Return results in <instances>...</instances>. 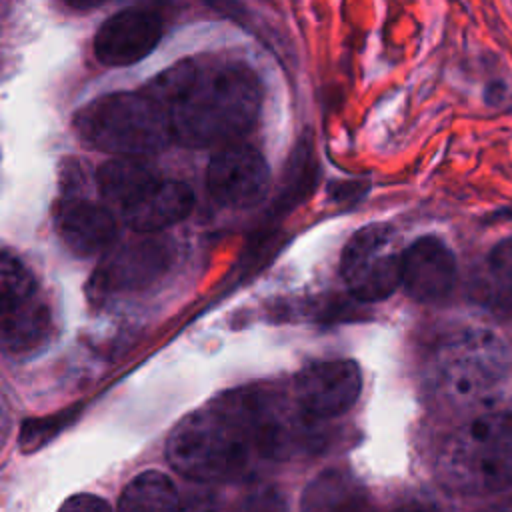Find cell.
Instances as JSON below:
<instances>
[{
  "mask_svg": "<svg viewBox=\"0 0 512 512\" xmlns=\"http://www.w3.org/2000/svg\"><path fill=\"white\" fill-rule=\"evenodd\" d=\"M170 118L174 140L192 148L230 144L246 134L260 112L256 74L240 62L180 60L142 90Z\"/></svg>",
  "mask_w": 512,
  "mask_h": 512,
  "instance_id": "obj_1",
  "label": "cell"
},
{
  "mask_svg": "<svg viewBox=\"0 0 512 512\" xmlns=\"http://www.w3.org/2000/svg\"><path fill=\"white\" fill-rule=\"evenodd\" d=\"M78 138L116 158H142L164 150L172 140L168 112L144 92L98 96L74 114Z\"/></svg>",
  "mask_w": 512,
  "mask_h": 512,
  "instance_id": "obj_2",
  "label": "cell"
},
{
  "mask_svg": "<svg viewBox=\"0 0 512 512\" xmlns=\"http://www.w3.org/2000/svg\"><path fill=\"white\" fill-rule=\"evenodd\" d=\"M440 478L452 490L486 494L512 486V408L472 418L444 444Z\"/></svg>",
  "mask_w": 512,
  "mask_h": 512,
  "instance_id": "obj_3",
  "label": "cell"
},
{
  "mask_svg": "<svg viewBox=\"0 0 512 512\" xmlns=\"http://www.w3.org/2000/svg\"><path fill=\"white\" fill-rule=\"evenodd\" d=\"M252 440L218 402L184 416L168 436L166 456L174 470L196 482L238 476L250 458Z\"/></svg>",
  "mask_w": 512,
  "mask_h": 512,
  "instance_id": "obj_4",
  "label": "cell"
},
{
  "mask_svg": "<svg viewBox=\"0 0 512 512\" xmlns=\"http://www.w3.org/2000/svg\"><path fill=\"white\" fill-rule=\"evenodd\" d=\"M432 368L444 394L466 400L486 392L502 376L504 348L490 330H464L438 348Z\"/></svg>",
  "mask_w": 512,
  "mask_h": 512,
  "instance_id": "obj_5",
  "label": "cell"
},
{
  "mask_svg": "<svg viewBox=\"0 0 512 512\" xmlns=\"http://www.w3.org/2000/svg\"><path fill=\"white\" fill-rule=\"evenodd\" d=\"M340 274L358 302H380L400 288L402 252L394 248V230L368 224L356 230L340 256Z\"/></svg>",
  "mask_w": 512,
  "mask_h": 512,
  "instance_id": "obj_6",
  "label": "cell"
},
{
  "mask_svg": "<svg viewBox=\"0 0 512 512\" xmlns=\"http://www.w3.org/2000/svg\"><path fill=\"white\" fill-rule=\"evenodd\" d=\"M268 184V164L264 156L252 146L228 144L220 148L208 162V194L224 208H254L264 200Z\"/></svg>",
  "mask_w": 512,
  "mask_h": 512,
  "instance_id": "obj_7",
  "label": "cell"
},
{
  "mask_svg": "<svg viewBox=\"0 0 512 512\" xmlns=\"http://www.w3.org/2000/svg\"><path fill=\"white\" fill-rule=\"evenodd\" d=\"M360 390L362 374L354 360L314 362L294 380L296 404L314 420L344 414L356 404Z\"/></svg>",
  "mask_w": 512,
  "mask_h": 512,
  "instance_id": "obj_8",
  "label": "cell"
},
{
  "mask_svg": "<svg viewBox=\"0 0 512 512\" xmlns=\"http://www.w3.org/2000/svg\"><path fill=\"white\" fill-rule=\"evenodd\" d=\"M172 252L166 238L146 236L122 244L108 254L90 280L92 294L140 290L158 280L170 266Z\"/></svg>",
  "mask_w": 512,
  "mask_h": 512,
  "instance_id": "obj_9",
  "label": "cell"
},
{
  "mask_svg": "<svg viewBox=\"0 0 512 512\" xmlns=\"http://www.w3.org/2000/svg\"><path fill=\"white\" fill-rule=\"evenodd\" d=\"M162 38V20L146 8H124L112 14L94 36L100 64L118 68L146 58Z\"/></svg>",
  "mask_w": 512,
  "mask_h": 512,
  "instance_id": "obj_10",
  "label": "cell"
},
{
  "mask_svg": "<svg viewBox=\"0 0 512 512\" xmlns=\"http://www.w3.org/2000/svg\"><path fill=\"white\" fill-rule=\"evenodd\" d=\"M456 258L434 236H422L402 252L400 286L416 302H440L456 284Z\"/></svg>",
  "mask_w": 512,
  "mask_h": 512,
  "instance_id": "obj_11",
  "label": "cell"
},
{
  "mask_svg": "<svg viewBox=\"0 0 512 512\" xmlns=\"http://www.w3.org/2000/svg\"><path fill=\"white\" fill-rule=\"evenodd\" d=\"M56 232L70 252L88 258L110 248L118 228L108 208L72 196L56 208Z\"/></svg>",
  "mask_w": 512,
  "mask_h": 512,
  "instance_id": "obj_12",
  "label": "cell"
},
{
  "mask_svg": "<svg viewBox=\"0 0 512 512\" xmlns=\"http://www.w3.org/2000/svg\"><path fill=\"white\" fill-rule=\"evenodd\" d=\"M194 208V192L184 182L158 180L126 208L122 220L138 234H154L184 220Z\"/></svg>",
  "mask_w": 512,
  "mask_h": 512,
  "instance_id": "obj_13",
  "label": "cell"
},
{
  "mask_svg": "<svg viewBox=\"0 0 512 512\" xmlns=\"http://www.w3.org/2000/svg\"><path fill=\"white\" fill-rule=\"evenodd\" d=\"M50 326L52 318L48 306L30 298L0 316V350L10 356L32 354L46 344Z\"/></svg>",
  "mask_w": 512,
  "mask_h": 512,
  "instance_id": "obj_14",
  "label": "cell"
},
{
  "mask_svg": "<svg viewBox=\"0 0 512 512\" xmlns=\"http://www.w3.org/2000/svg\"><path fill=\"white\" fill-rule=\"evenodd\" d=\"M158 180V172L144 158H112L96 172L102 198L120 208H126Z\"/></svg>",
  "mask_w": 512,
  "mask_h": 512,
  "instance_id": "obj_15",
  "label": "cell"
},
{
  "mask_svg": "<svg viewBox=\"0 0 512 512\" xmlns=\"http://www.w3.org/2000/svg\"><path fill=\"white\" fill-rule=\"evenodd\" d=\"M120 512H180L174 482L156 470L138 474L120 496Z\"/></svg>",
  "mask_w": 512,
  "mask_h": 512,
  "instance_id": "obj_16",
  "label": "cell"
},
{
  "mask_svg": "<svg viewBox=\"0 0 512 512\" xmlns=\"http://www.w3.org/2000/svg\"><path fill=\"white\" fill-rule=\"evenodd\" d=\"M356 494L352 482L340 472H326L318 476L302 498L304 512H342Z\"/></svg>",
  "mask_w": 512,
  "mask_h": 512,
  "instance_id": "obj_17",
  "label": "cell"
},
{
  "mask_svg": "<svg viewBox=\"0 0 512 512\" xmlns=\"http://www.w3.org/2000/svg\"><path fill=\"white\" fill-rule=\"evenodd\" d=\"M34 298L30 270L12 254L0 252V316Z\"/></svg>",
  "mask_w": 512,
  "mask_h": 512,
  "instance_id": "obj_18",
  "label": "cell"
},
{
  "mask_svg": "<svg viewBox=\"0 0 512 512\" xmlns=\"http://www.w3.org/2000/svg\"><path fill=\"white\" fill-rule=\"evenodd\" d=\"M80 404L70 406L58 414L52 416H44V418H30L26 422H22L20 428V448L24 452H34L40 446H44L46 442H50L54 436H58L68 424H72L80 412Z\"/></svg>",
  "mask_w": 512,
  "mask_h": 512,
  "instance_id": "obj_19",
  "label": "cell"
},
{
  "mask_svg": "<svg viewBox=\"0 0 512 512\" xmlns=\"http://www.w3.org/2000/svg\"><path fill=\"white\" fill-rule=\"evenodd\" d=\"M490 296L496 300H512V238L498 244L488 258Z\"/></svg>",
  "mask_w": 512,
  "mask_h": 512,
  "instance_id": "obj_20",
  "label": "cell"
},
{
  "mask_svg": "<svg viewBox=\"0 0 512 512\" xmlns=\"http://www.w3.org/2000/svg\"><path fill=\"white\" fill-rule=\"evenodd\" d=\"M58 512H112L108 502L94 494H76L68 498Z\"/></svg>",
  "mask_w": 512,
  "mask_h": 512,
  "instance_id": "obj_21",
  "label": "cell"
},
{
  "mask_svg": "<svg viewBox=\"0 0 512 512\" xmlns=\"http://www.w3.org/2000/svg\"><path fill=\"white\" fill-rule=\"evenodd\" d=\"M394 512H440L436 506L432 504H422V502H412V504H404L400 508H396Z\"/></svg>",
  "mask_w": 512,
  "mask_h": 512,
  "instance_id": "obj_22",
  "label": "cell"
},
{
  "mask_svg": "<svg viewBox=\"0 0 512 512\" xmlns=\"http://www.w3.org/2000/svg\"><path fill=\"white\" fill-rule=\"evenodd\" d=\"M504 512H512V506H510V508H506V510H504Z\"/></svg>",
  "mask_w": 512,
  "mask_h": 512,
  "instance_id": "obj_23",
  "label": "cell"
}]
</instances>
